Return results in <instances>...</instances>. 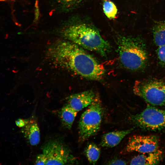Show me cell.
Listing matches in <instances>:
<instances>
[{
  "label": "cell",
  "instance_id": "obj_1",
  "mask_svg": "<svg viewBox=\"0 0 165 165\" xmlns=\"http://www.w3.org/2000/svg\"><path fill=\"white\" fill-rule=\"evenodd\" d=\"M55 65L87 79L99 81L105 73L104 66L84 49L67 40L57 41L46 52Z\"/></svg>",
  "mask_w": 165,
  "mask_h": 165
},
{
  "label": "cell",
  "instance_id": "obj_2",
  "mask_svg": "<svg viewBox=\"0 0 165 165\" xmlns=\"http://www.w3.org/2000/svg\"><path fill=\"white\" fill-rule=\"evenodd\" d=\"M61 34L65 39L84 49L95 51L106 57L111 50L109 43L94 27L85 24H72L63 29Z\"/></svg>",
  "mask_w": 165,
  "mask_h": 165
},
{
  "label": "cell",
  "instance_id": "obj_3",
  "mask_svg": "<svg viewBox=\"0 0 165 165\" xmlns=\"http://www.w3.org/2000/svg\"><path fill=\"white\" fill-rule=\"evenodd\" d=\"M119 61L126 69L138 71L145 67L148 57L146 45L141 38L121 37L117 42Z\"/></svg>",
  "mask_w": 165,
  "mask_h": 165
},
{
  "label": "cell",
  "instance_id": "obj_4",
  "mask_svg": "<svg viewBox=\"0 0 165 165\" xmlns=\"http://www.w3.org/2000/svg\"><path fill=\"white\" fill-rule=\"evenodd\" d=\"M103 114L101 101L96 95L93 102L81 115L79 121V141H84L96 134L100 128Z\"/></svg>",
  "mask_w": 165,
  "mask_h": 165
},
{
  "label": "cell",
  "instance_id": "obj_5",
  "mask_svg": "<svg viewBox=\"0 0 165 165\" xmlns=\"http://www.w3.org/2000/svg\"><path fill=\"white\" fill-rule=\"evenodd\" d=\"M134 94L153 106L165 105V82L156 79L136 81Z\"/></svg>",
  "mask_w": 165,
  "mask_h": 165
},
{
  "label": "cell",
  "instance_id": "obj_6",
  "mask_svg": "<svg viewBox=\"0 0 165 165\" xmlns=\"http://www.w3.org/2000/svg\"><path fill=\"white\" fill-rule=\"evenodd\" d=\"M132 122L140 128L156 131L165 130V110L148 105L140 113L130 116Z\"/></svg>",
  "mask_w": 165,
  "mask_h": 165
},
{
  "label": "cell",
  "instance_id": "obj_7",
  "mask_svg": "<svg viewBox=\"0 0 165 165\" xmlns=\"http://www.w3.org/2000/svg\"><path fill=\"white\" fill-rule=\"evenodd\" d=\"M42 153L47 158L46 165L76 164L78 163L67 146L58 140H51L46 143L43 147Z\"/></svg>",
  "mask_w": 165,
  "mask_h": 165
},
{
  "label": "cell",
  "instance_id": "obj_8",
  "mask_svg": "<svg viewBox=\"0 0 165 165\" xmlns=\"http://www.w3.org/2000/svg\"><path fill=\"white\" fill-rule=\"evenodd\" d=\"M159 147V140L156 136L135 135L129 138L126 150L128 152L135 151L145 153L155 151Z\"/></svg>",
  "mask_w": 165,
  "mask_h": 165
},
{
  "label": "cell",
  "instance_id": "obj_9",
  "mask_svg": "<svg viewBox=\"0 0 165 165\" xmlns=\"http://www.w3.org/2000/svg\"><path fill=\"white\" fill-rule=\"evenodd\" d=\"M96 95L92 90H87L70 95L66 104L77 112L88 106L93 102Z\"/></svg>",
  "mask_w": 165,
  "mask_h": 165
},
{
  "label": "cell",
  "instance_id": "obj_10",
  "mask_svg": "<svg viewBox=\"0 0 165 165\" xmlns=\"http://www.w3.org/2000/svg\"><path fill=\"white\" fill-rule=\"evenodd\" d=\"M22 132L31 145H36L40 141V133L36 121L32 118L26 119V124L22 127Z\"/></svg>",
  "mask_w": 165,
  "mask_h": 165
},
{
  "label": "cell",
  "instance_id": "obj_11",
  "mask_svg": "<svg viewBox=\"0 0 165 165\" xmlns=\"http://www.w3.org/2000/svg\"><path fill=\"white\" fill-rule=\"evenodd\" d=\"M163 156L162 151L158 149L150 152L142 153L133 158L130 162L131 165H155L158 164Z\"/></svg>",
  "mask_w": 165,
  "mask_h": 165
},
{
  "label": "cell",
  "instance_id": "obj_12",
  "mask_svg": "<svg viewBox=\"0 0 165 165\" xmlns=\"http://www.w3.org/2000/svg\"><path fill=\"white\" fill-rule=\"evenodd\" d=\"M133 128L111 132L104 134L102 137L100 145L103 147H113L118 145Z\"/></svg>",
  "mask_w": 165,
  "mask_h": 165
},
{
  "label": "cell",
  "instance_id": "obj_13",
  "mask_svg": "<svg viewBox=\"0 0 165 165\" xmlns=\"http://www.w3.org/2000/svg\"><path fill=\"white\" fill-rule=\"evenodd\" d=\"M77 112L66 104L62 107L59 115L62 124L64 128L68 129L71 128Z\"/></svg>",
  "mask_w": 165,
  "mask_h": 165
},
{
  "label": "cell",
  "instance_id": "obj_14",
  "mask_svg": "<svg viewBox=\"0 0 165 165\" xmlns=\"http://www.w3.org/2000/svg\"><path fill=\"white\" fill-rule=\"evenodd\" d=\"M153 41L158 46L165 45V20L155 22L152 29Z\"/></svg>",
  "mask_w": 165,
  "mask_h": 165
},
{
  "label": "cell",
  "instance_id": "obj_15",
  "mask_svg": "<svg viewBox=\"0 0 165 165\" xmlns=\"http://www.w3.org/2000/svg\"><path fill=\"white\" fill-rule=\"evenodd\" d=\"M84 153L89 163L95 164L99 157L100 150L96 144L91 143L87 145Z\"/></svg>",
  "mask_w": 165,
  "mask_h": 165
},
{
  "label": "cell",
  "instance_id": "obj_16",
  "mask_svg": "<svg viewBox=\"0 0 165 165\" xmlns=\"http://www.w3.org/2000/svg\"><path fill=\"white\" fill-rule=\"evenodd\" d=\"M103 9L104 14L110 19L116 17L118 10L115 4L110 0H104Z\"/></svg>",
  "mask_w": 165,
  "mask_h": 165
},
{
  "label": "cell",
  "instance_id": "obj_17",
  "mask_svg": "<svg viewBox=\"0 0 165 165\" xmlns=\"http://www.w3.org/2000/svg\"><path fill=\"white\" fill-rule=\"evenodd\" d=\"M82 0H56L57 6L62 11H69L79 3Z\"/></svg>",
  "mask_w": 165,
  "mask_h": 165
},
{
  "label": "cell",
  "instance_id": "obj_18",
  "mask_svg": "<svg viewBox=\"0 0 165 165\" xmlns=\"http://www.w3.org/2000/svg\"><path fill=\"white\" fill-rule=\"evenodd\" d=\"M158 58L160 64L165 65V45L158 47L156 50Z\"/></svg>",
  "mask_w": 165,
  "mask_h": 165
},
{
  "label": "cell",
  "instance_id": "obj_19",
  "mask_svg": "<svg viewBox=\"0 0 165 165\" xmlns=\"http://www.w3.org/2000/svg\"><path fill=\"white\" fill-rule=\"evenodd\" d=\"M47 158L43 154L38 155L36 158L35 162L36 165H46Z\"/></svg>",
  "mask_w": 165,
  "mask_h": 165
},
{
  "label": "cell",
  "instance_id": "obj_20",
  "mask_svg": "<svg viewBox=\"0 0 165 165\" xmlns=\"http://www.w3.org/2000/svg\"><path fill=\"white\" fill-rule=\"evenodd\" d=\"M109 165H126L127 162L126 161L119 159H115L109 161L107 163Z\"/></svg>",
  "mask_w": 165,
  "mask_h": 165
},
{
  "label": "cell",
  "instance_id": "obj_21",
  "mask_svg": "<svg viewBox=\"0 0 165 165\" xmlns=\"http://www.w3.org/2000/svg\"><path fill=\"white\" fill-rule=\"evenodd\" d=\"M16 125L19 127H22L26 124V119H19L15 122Z\"/></svg>",
  "mask_w": 165,
  "mask_h": 165
}]
</instances>
